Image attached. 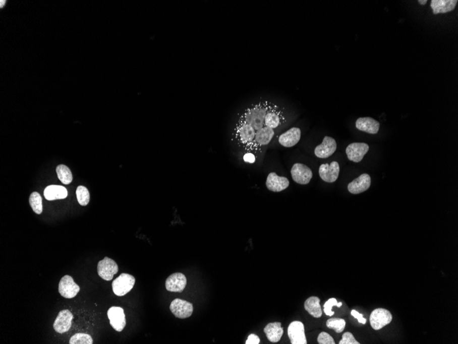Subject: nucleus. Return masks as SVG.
I'll return each instance as SVG.
<instances>
[{"label":"nucleus","mask_w":458,"mask_h":344,"mask_svg":"<svg viewBox=\"0 0 458 344\" xmlns=\"http://www.w3.org/2000/svg\"><path fill=\"white\" fill-rule=\"evenodd\" d=\"M346 322L340 318H331L327 320V326L330 329L334 330L335 332L340 333L345 330Z\"/></svg>","instance_id":"nucleus-26"},{"label":"nucleus","mask_w":458,"mask_h":344,"mask_svg":"<svg viewBox=\"0 0 458 344\" xmlns=\"http://www.w3.org/2000/svg\"><path fill=\"white\" fill-rule=\"evenodd\" d=\"M76 193L80 205L83 206L88 205L90 201V194L88 189L85 186H80L76 189Z\"/></svg>","instance_id":"nucleus-25"},{"label":"nucleus","mask_w":458,"mask_h":344,"mask_svg":"<svg viewBox=\"0 0 458 344\" xmlns=\"http://www.w3.org/2000/svg\"><path fill=\"white\" fill-rule=\"evenodd\" d=\"M135 284V278L132 275L123 273L114 280L112 283V291L116 296H124L133 289Z\"/></svg>","instance_id":"nucleus-2"},{"label":"nucleus","mask_w":458,"mask_h":344,"mask_svg":"<svg viewBox=\"0 0 458 344\" xmlns=\"http://www.w3.org/2000/svg\"><path fill=\"white\" fill-rule=\"evenodd\" d=\"M339 166L338 162L322 164L319 168V175L322 180L327 183H333L338 178Z\"/></svg>","instance_id":"nucleus-12"},{"label":"nucleus","mask_w":458,"mask_h":344,"mask_svg":"<svg viewBox=\"0 0 458 344\" xmlns=\"http://www.w3.org/2000/svg\"><path fill=\"white\" fill-rule=\"evenodd\" d=\"M68 192L64 186L51 185L45 188L44 196L48 201L62 200L68 196Z\"/></svg>","instance_id":"nucleus-21"},{"label":"nucleus","mask_w":458,"mask_h":344,"mask_svg":"<svg viewBox=\"0 0 458 344\" xmlns=\"http://www.w3.org/2000/svg\"><path fill=\"white\" fill-rule=\"evenodd\" d=\"M336 149V141L333 137L325 136L324 137L322 144L316 147L314 153L317 158L325 159L331 156L335 152Z\"/></svg>","instance_id":"nucleus-13"},{"label":"nucleus","mask_w":458,"mask_h":344,"mask_svg":"<svg viewBox=\"0 0 458 344\" xmlns=\"http://www.w3.org/2000/svg\"><path fill=\"white\" fill-rule=\"evenodd\" d=\"M259 343H260V339L255 334H250L246 341V344H259Z\"/></svg>","instance_id":"nucleus-32"},{"label":"nucleus","mask_w":458,"mask_h":344,"mask_svg":"<svg viewBox=\"0 0 458 344\" xmlns=\"http://www.w3.org/2000/svg\"><path fill=\"white\" fill-rule=\"evenodd\" d=\"M392 320V315L390 311L384 309H377L372 312L370 323L374 330H379L390 324Z\"/></svg>","instance_id":"nucleus-3"},{"label":"nucleus","mask_w":458,"mask_h":344,"mask_svg":"<svg viewBox=\"0 0 458 344\" xmlns=\"http://www.w3.org/2000/svg\"><path fill=\"white\" fill-rule=\"evenodd\" d=\"M291 175L296 183L307 185L310 182L313 173L312 170L305 164L296 163L292 168Z\"/></svg>","instance_id":"nucleus-6"},{"label":"nucleus","mask_w":458,"mask_h":344,"mask_svg":"<svg viewBox=\"0 0 458 344\" xmlns=\"http://www.w3.org/2000/svg\"><path fill=\"white\" fill-rule=\"evenodd\" d=\"M457 0H432L431 7L434 15L446 13L453 11L457 5Z\"/></svg>","instance_id":"nucleus-19"},{"label":"nucleus","mask_w":458,"mask_h":344,"mask_svg":"<svg viewBox=\"0 0 458 344\" xmlns=\"http://www.w3.org/2000/svg\"><path fill=\"white\" fill-rule=\"evenodd\" d=\"M351 315H352L353 317H354L355 318H356L357 320H358V322L360 323V324H366V319L364 318L363 315L360 314V313L358 312V311L356 310H353L352 311H351Z\"/></svg>","instance_id":"nucleus-31"},{"label":"nucleus","mask_w":458,"mask_h":344,"mask_svg":"<svg viewBox=\"0 0 458 344\" xmlns=\"http://www.w3.org/2000/svg\"><path fill=\"white\" fill-rule=\"evenodd\" d=\"M341 305H342L341 303H337L335 298H331L324 304V312L328 316H332V315H334V312L332 311V308L333 307H340Z\"/></svg>","instance_id":"nucleus-28"},{"label":"nucleus","mask_w":458,"mask_h":344,"mask_svg":"<svg viewBox=\"0 0 458 344\" xmlns=\"http://www.w3.org/2000/svg\"><path fill=\"white\" fill-rule=\"evenodd\" d=\"M73 319L74 315L71 311L67 309L60 311L53 324L55 331L60 334L68 332L72 327Z\"/></svg>","instance_id":"nucleus-9"},{"label":"nucleus","mask_w":458,"mask_h":344,"mask_svg":"<svg viewBox=\"0 0 458 344\" xmlns=\"http://www.w3.org/2000/svg\"><path fill=\"white\" fill-rule=\"evenodd\" d=\"M110 326L118 332H122L127 324L124 309L119 307H112L107 311Z\"/></svg>","instance_id":"nucleus-8"},{"label":"nucleus","mask_w":458,"mask_h":344,"mask_svg":"<svg viewBox=\"0 0 458 344\" xmlns=\"http://www.w3.org/2000/svg\"><path fill=\"white\" fill-rule=\"evenodd\" d=\"M355 339L354 336L351 332H347L343 334L342 339L339 342V344H360Z\"/></svg>","instance_id":"nucleus-30"},{"label":"nucleus","mask_w":458,"mask_h":344,"mask_svg":"<svg viewBox=\"0 0 458 344\" xmlns=\"http://www.w3.org/2000/svg\"><path fill=\"white\" fill-rule=\"evenodd\" d=\"M419 3L420 5H426L427 1V0H419Z\"/></svg>","instance_id":"nucleus-34"},{"label":"nucleus","mask_w":458,"mask_h":344,"mask_svg":"<svg viewBox=\"0 0 458 344\" xmlns=\"http://www.w3.org/2000/svg\"><path fill=\"white\" fill-rule=\"evenodd\" d=\"M318 342L320 344H335L333 338L327 332H322L318 335Z\"/></svg>","instance_id":"nucleus-29"},{"label":"nucleus","mask_w":458,"mask_h":344,"mask_svg":"<svg viewBox=\"0 0 458 344\" xmlns=\"http://www.w3.org/2000/svg\"><path fill=\"white\" fill-rule=\"evenodd\" d=\"M369 150V146L366 143L354 142L346 149L347 158L351 162L358 163L363 160L364 157Z\"/></svg>","instance_id":"nucleus-11"},{"label":"nucleus","mask_w":458,"mask_h":344,"mask_svg":"<svg viewBox=\"0 0 458 344\" xmlns=\"http://www.w3.org/2000/svg\"><path fill=\"white\" fill-rule=\"evenodd\" d=\"M80 291L79 286L70 276H65L61 278L59 284V292L61 296L67 299L75 298Z\"/></svg>","instance_id":"nucleus-5"},{"label":"nucleus","mask_w":458,"mask_h":344,"mask_svg":"<svg viewBox=\"0 0 458 344\" xmlns=\"http://www.w3.org/2000/svg\"><path fill=\"white\" fill-rule=\"evenodd\" d=\"M187 278L182 273H175L165 281L166 289L169 292L181 293L186 287Z\"/></svg>","instance_id":"nucleus-14"},{"label":"nucleus","mask_w":458,"mask_h":344,"mask_svg":"<svg viewBox=\"0 0 458 344\" xmlns=\"http://www.w3.org/2000/svg\"><path fill=\"white\" fill-rule=\"evenodd\" d=\"M244 161L248 162V163L253 164L255 162V157L251 153H248V154L244 155Z\"/></svg>","instance_id":"nucleus-33"},{"label":"nucleus","mask_w":458,"mask_h":344,"mask_svg":"<svg viewBox=\"0 0 458 344\" xmlns=\"http://www.w3.org/2000/svg\"><path fill=\"white\" fill-rule=\"evenodd\" d=\"M92 337L87 333H76L70 340V344H93Z\"/></svg>","instance_id":"nucleus-27"},{"label":"nucleus","mask_w":458,"mask_h":344,"mask_svg":"<svg viewBox=\"0 0 458 344\" xmlns=\"http://www.w3.org/2000/svg\"><path fill=\"white\" fill-rule=\"evenodd\" d=\"M169 309L177 318L186 319L192 315L194 307L192 303L177 298L171 302Z\"/></svg>","instance_id":"nucleus-7"},{"label":"nucleus","mask_w":458,"mask_h":344,"mask_svg":"<svg viewBox=\"0 0 458 344\" xmlns=\"http://www.w3.org/2000/svg\"><path fill=\"white\" fill-rule=\"evenodd\" d=\"M301 131L299 128L293 127L288 130L278 137L279 144L286 148L295 146L300 141Z\"/></svg>","instance_id":"nucleus-17"},{"label":"nucleus","mask_w":458,"mask_h":344,"mask_svg":"<svg viewBox=\"0 0 458 344\" xmlns=\"http://www.w3.org/2000/svg\"><path fill=\"white\" fill-rule=\"evenodd\" d=\"M272 107L268 103H261L245 111L236 129L240 144L256 149L270 144L274 131L267 125L266 117Z\"/></svg>","instance_id":"nucleus-1"},{"label":"nucleus","mask_w":458,"mask_h":344,"mask_svg":"<svg viewBox=\"0 0 458 344\" xmlns=\"http://www.w3.org/2000/svg\"><path fill=\"white\" fill-rule=\"evenodd\" d=\"M288 334L290 341L293 344H307L305 333V326L302 322L295 321L288 326Z\"/></svg>","instance_id":"nucleus-10"},{"label":"nucleus","mask_w":458,"mask_h":344,"mask_svg":"<svg viewBox=\"0 0 458 344\" xmlns=\"http://www.w3.org/2000/svg\"><path fill=\"white\" fill-rule=\"evenodd\" d=\"M320 302L319 298L312 296V297L309 298L305 303V310L316 318H319L322 315Z\"/></svg>","instance_id":"nucleus-22"},{"label":"nucleus","mask_w":458,"mask_h":344,"mask_svg":"<svg viewBox=\"0 0 458 344\" xmlns=\"http://www.w3.org/2000/svg\"><path fill=\"white\" fill-rule=\"evenodd\" d=\"M97 269L100 278L104 280L110 281L113 278L114 275L118 272L119 267L113 260L105 257L104 259L99 262Z\"/></svg>","instance_id":"nucleus-4"},{"label":"nucleus","mask_w":458,"mask_h":344,"mask_svg":"<svg viewBox=\"0 0 458 344\" xmlns=\"http://www.w3.org/2000/svg\"><path fill=\"white\" fill-rule=\"evenodd\" d=\"M5 3H6V1H3V0H2V1H1V5H0V7H1V8H3V7L4 3L5 4Z\"/></svg>","instance_id":"nucleus-35"},{"label":"nucleus","mask_w":458,"mask_h":344,"mask_svg":"<svg viewBox=\"0 0 458 344\" xmlns=\"http://www.w3.org/2000/svg\"><path fill=\"white\" fill-rule=\"evenodd\" d=\"M267 188L274 192H281L288 188L290 181L285 177H279L276 173H270L267 177L266 183Z\"/></svg>","instance_id":"nucleus-15"},{"label":"nucleus","mask_w":458,"mask_h":344,"mask_svg":"<svg viewBox=\"0 0 458 344\" xmlns=\"http://www.w3.org/2000/svg\"><path fill=\"white\" fill-rule=\"evenodd\" d=\"M263 331L266 334L269 341L272 343H276L281 339L283 334V328L281 327V324L280 322L270 323L265 327Z\"/></svg>","instance_id":"nucleus-20"},{"label":"nucleus","mask_w":458,"mask_h":344,"mask_svg":"<svg viewBox=\"0 0 458 344\" xmlns=\"http://www.w3.org/2000/svg\"><path fill=\"white\" fill-rule=\"evenodd\" d=\"M357 129L360 131L366 132L370 134H377L379 130V122L373 118L366 117L360 118L356 122Z\"/></svg>","instance_id":"nucleus-18"},{"label":"nucleus","mask_w":458,"mask_h":344,"mask_svg":"<svg viewBox=\"0 0 458 344\" xmlns=\"http://www.w3.org/2000/svg\"><path fill=\"white\" fill-rule=\"evenodd\" d=\"M371 177L368 174L364 173L349 183L348 190L351 194H360L367 190L371 186Z\"/></svg>","instance_id":"nucleus-16"},{"label":"nucleus","mask_w":458,"mask_h":344,"mask_svg":"<svg viewBox=\"0 0 458 344\" xmlns=\"http://www.w3.org/2000/svg\"><path fill=\"white\" fill-rule=\"evenodd\" d=\"M56 171L59 180L64 184L68 185L72 183L73 177H72V172L68 166L61 164V165L57 166Z\"/></svg>","instance_id":"nucleus-23"},{"label":"nucleus","mask_w":458,"mask_h":344,"mask_svg":"<svg viewBox=\"0 0 458 344\" xmlns=\"http://www.w3.org/2000/svg\"><path fill=\"white\" fill-rule=\"evenodd\" d=\"M29 203L34 213L37 215H41L43 212V204H42L41 196L40 195L39 193L32 192L30 196Z\"/></svg>","instance_id":"nucleus-24"}]
</instances>
